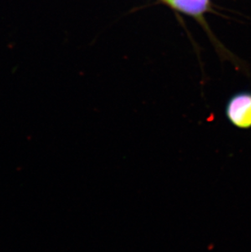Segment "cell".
Instances as JSON below:
<instances>
[{
	"label": "cell",
	"mask_w": 251,
	"mask_h": 252,
	"mask_svg": "<svg viewBox=\"0 0 251 252\" xmlns=\"http://www.w3.org/2000/svg\"><path fill=\"white\" fill-rule=\"evenodd\" d=\"M226 116L240 129L251 127V93L242 92L231 97L226 106Z\"/></svg>",
	"instance_id": "6da1fadb"
},
{
	"label": "cell",
	"mask_w": 251,
	"mask_h": 252,
	"mask_svg": "<svg viewBox=\"0 0 251 252\" xmlns=\"http://www.w3.org/2000/svg\"><path fill=\"white\" fill-rule=\"evenodd\" d=\"M173 9L201 18L210 7V0H161Z\"/></svg>",
	"instance_id": "7a4b0ae2"
}]
</instances>
